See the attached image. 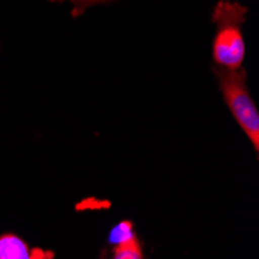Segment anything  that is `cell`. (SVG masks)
I'll return each instance as SVG.
<instances>
[{
	"instance_id": "cell-1",
	"label": "cell",
	"mask_w": 259,
	"mask_h": 259,
	"mask_svg": "<svg viewBox=\"0 0 259 259\" xmlns=\"http://www.w3.org/2000/svg\"><path fill=\"white\" fill-rule=\"evenodd\" d=\"M247 8L239 4L219 2L213 13L218 33L213 42V56L221 68L238 70L245 56V42L241 25L245 19Z\"/></svg>"
},
{
	"instance_id": "cell-2",
	"label": "cell",
	"mask_w": 259,
	"mask_h": 259,
	"mask_svg": "<svg viewBox=\"0 0 259 259\" xmlns=\"http://www.w3.org/2000/svg\"><path fill=\"white\" fill-rule=\"evenodd\" d=\"M218 76L222 89L224 100L227 101L234 120L239 123L242 131L247 134L254 146V151L259 149V113L250 97V92L245 84V72L238 70H218Z\"/></svg>"
},
{
	"instance_id": "cell-3",
	"label": "cell",
	"mask_w": 259,
	"mask_h": 259,
	"mask_svg": "<svg viewBox=\"0 0 259 259\" xmlns=\"http://www.w3.org/2000/svg\"><path fill=\"white\" fill-rule=\"evenodd\" d=\"M0 259H53V253L31 248L17 234L5 233L0 236Z\"/></svg>"
},
{
	"instance_id": "cell-4",
	"label": "cell",
	"mask_w": 259,
	"mask_h": 259,
	"mask_svg": "<svg viewBox=\"0 0 259 259\" xmlns=\"http://www.w3.org/2000/svg\"><path fill=\"white\" fill-rule=\"evenodd\" d=\"M132 239H137V236H135V231H134V225L129 221L120 222L118 225H115L109 233V242L113 247L126 244Z\"/></svg>"
},
{
	"instance_id": "cell-5",
	"label": "cell",
	"mask_w": 259,
	"mask_h": 259,
	"mask_svg": "<svg viewBox=\"0 0 259 259\" xmlns=\"http://www.w3.org/2000/svg\"><path fill=\"white\" fill-rule=\"evenodd\" d=\"M112 259H145V256L138 244V239H132L126 244L116 245L113 248Z\"/></svg>"
},
{
	"instance_id": "cell-6",
	"label": "cell",
	"mask_w": 259,
	"mask_h": 259,
	"mask_svg": "<svg viewBox=\"0 0 259 259\" xmlns=\"http://www.w3.org/2000/svg\"><path fill=\"white\" fill-rule=\"evenodd\" d=\"M55 2H58V0H55ZM73 5V11L72 14L76 17L79 14H82L84 10H87L89 7H93V5H97V4H104V2H110V0H70Z\"/></svg>"
}]
</instances>
